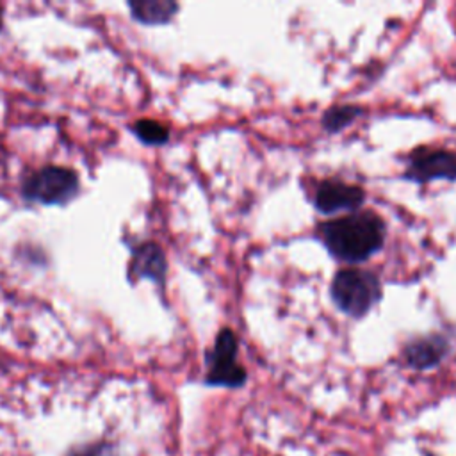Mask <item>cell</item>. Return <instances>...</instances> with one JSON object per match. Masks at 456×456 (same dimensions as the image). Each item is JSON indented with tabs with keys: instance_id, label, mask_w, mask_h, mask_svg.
<instances>
[{
	"instance_id": "cell-1",
	"label": "cell",
	"mask_w": 456,
	"mask_h": 456,
	"mask_svg": "<svg viewBox=\"0 0 456 456\" xmlns=\"http://www.w3.org/2000/svg\"><path fill=\"white\" fill-rule=\"evenodd\" d=\"M317 237L333 258L360 264L383 248L387 224L376 212L358 210L321 223Z\"/></svg>"
},
{
	"instance_id": "cell-2",
	"label": "cell",
	"mask_w": 456,
	"mask_h": 456,
	"mask_svg": "<svg viewBox=\"0 0 456 456\" xmlns=\"http://www.w3.org/2000/svg\"><path fill=\"white\" fill-rule=\"evenodd\" d=\"M383 289L372 271L346 267L335 273L330 285L333 305L353 319H362L381 299Z\"/></svg>"
},
{
	"instance_id": "cell-3",
	"label": "cell",
	"mask_w": 456,
	"mask_h": 456,
	"mask_svg": "<svg viewBox=\"0 0 456 456\" xmlns=\"http://www.w3.org/2000/svg\"><path fill=\"white\" fill-rule=\"evenodd\" d=\"M80 189L78 175L62 166H45L32 171L21 182V196L32 203L66 205Z\"/></svg>"
},
{
	"instance_id": "cell-4",
	"label": "cell",
	"mask_w": 456,
	"mask_h": 456,
	"mask_svg": "<svg viewBox=\"0 0 456 456\" xmlns=\"http://www.w3.org/2000/svg\"><path fill=\"white\" fill-rule=\"evenodd\" d=\"M239 338L230 328L217 331L212 347L205 353L207 376L205 381L212 387L239 388L246 383L248 372L237 360Z\"/></svg>"
},
{
	"instance_id": "cell-5",
	"label": "cell",
	"mask_w": 456,
	"mask_h": 456,
	"mask_svg": "<svg viewBox=\"0 0 456 456\" xmlns=\"http://www.w3.org/2000/svg\"><path fill=\"white\" fill-rule=\"evenodd\" d=\"M404 178L415 183L431 180H456V153L444 148L420 146L408 155Z\"/></svg>"
},
{
	"instance_id": "cell-6",
	"label": "cell",
	"mask_w": 456,
	"mask_h": 456,
	"mask_svg": "<svg viewBox=\"0 0 456 456\" xmlns=\"http://www.w3.org/2000/svg\"><path fill=\"white\" fill-rule=\"evenodd\" d=\"M365 201V191L360 185L346 183L342 180H322L314 194V207L324 214H338V212H358V208Z\"/></svg>"
},
{
	"instance_id": "cell-7",
	"label": "cell",
	"mask_w": 456,
	"mask_h": 456,
	"mask_svg": "<svg viewBox=\"0 0 456 456\" xmlns=\"http://www.w3.org/2000/svg\"><path fill=\"white\" fill-rule=\"evenodd\" d=\"M451 342L444 333H429L410 340L403 349V358L408 367L426 370L436 367L449 353Z\"/></svg>"
},
{
	"instance_id": "cell-8",
	"label": "cell",
	"mask_w": 456,
	"mask_h": 456,
	"mask_svg": "<svg viewBox=\"0 0 456 456\" xmlns=\"http://www.w3.org/2000/svg\"><path fill=\"white\" fill-rule=\"evenodd\" d=\"M166 273H167V260L162 248L157 242L148 240L139 244L134 249L132 262L128 265V276L132 280L148 278L162 285L166 281Z\"/></svg>"
},
{
	"instance_id": "cell-9",
	"label": "cell",
	"mask_w": 456,
	"mask_h": 456,
	"mask_svg": "<svg viewBox=\"0 0 456 456\" xmlns=\"http://www.w3.org/2000/svg\"><path fill=\"white\" fill-rule=\"evenodd\" d=\"M132 18L144 25H164L173 20L180 5L173 0H132L128 2Z\"/></svg>"
},
{
	"instance_id": "cell-10",
	"label": "cell",
	"mask_w": 456,
	"mask_h": 456,
	"mask_svg": "<svg viewBox=\"0 0 456 456\" xmlns=\"http://www.w3.org/2000/svg\"><path fill=\"white\" fill-rule=\"evenodd\" d=\"M362 107L353 105V103H338V105H331L328 110H324L322 118H321V126L328 132V134H337L340 130H344L346 126H349L358 116H362Z\"/></svg>"
},
{
	"instance_id": "cell-11",
	"label": "cell",
	"mask_w": 456,
	"mask_h": 456,
	"mask_svg": "<svg viewBox=\"0 0 456 456\" xmlns=\"http://www.w3.org/2000/svg\"><path fill=\"white\" fill-rule=\"evenodd\" d=\"M132 132L144 144H166L169 139V128L155 119H137Z\"/></svg>"
},
{
	"instance_id": "cell-12",
	"label": "cell",
	"mask_w": 456,
	"mask_h": 456,
	"mask_svg": "<svg viewBox=\"0 0 456 456\" xmlns=\"http://www.w3.org/2000/svg\"><path fill=\"white\" fill-rule=\"evenodd\" d=\"M0 28H2V7H0Z\"/></svg>"
}]
</instances>
